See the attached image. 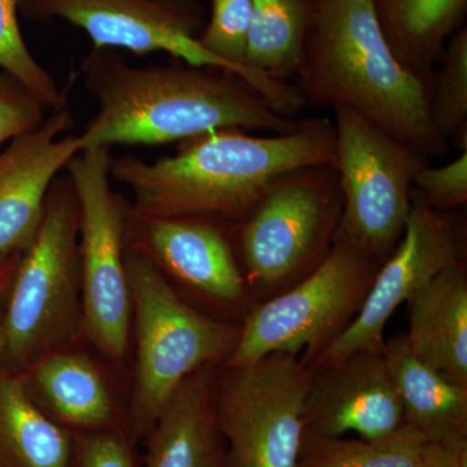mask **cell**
<instances>
[{"mask_svg":"<svg viewBox=\"0 0 467 467\" xmlns=\"http://www.w3.org/2000/svg\"><path fill=\"white\" fill-rule=\"evenodd\" d=\"M98 115L78 135L81 150L162 146L227 129L288 134L304 119L285 117L229 70L192 66L135 67L109 48L82 61Z\"/></svg>","mask_w":467,"mask_h":467,"instance_id":"obj_1","label":"cell"},{"mask_svg":"<svg viewBox=\"0 0 467 467\" xmlns=\"http://www.w3.org/2000/svg\"><path fill=\"white\" fill-rule=\"evenodd\" d=\"M334 162V125L310 119L288 134L211 131L155 162L112 159L110 178L129 186L131 208L143 216L238 225L282 175Z\"/></svg>","mask_w":467,"mask_h":467,"instance_id":"obj_2","label":"cell"},{"mask_svg":"<svg viewBox=\"0 0 467 467\" xmlns=\"http://www.w3.org/2000/svg\"><path fill=\"white\" fill-rule=\"evenodd\" d=\"M309 3L295 85L306 103L349 107L427 160L445 158L450 143L430 119L436 77L417 75L395 57L378 24L374 0Z\"/></svg>","mask_w":467,"mask_h":467,"instance_id":"obj_3","label":"cell"},{"mask_svg":"<svg viewBox=\"0 0 467 467\" xmlns=\"http://www.w3.org/2000/svg\"><path fill=\"white\" fill-rule=\"evenodd\" d=\"M135 344V371L126 430L143 441L187 378L225 364L241 327L192 309L173 290L165 273L138 248L126 244Z\"/></svg>","mask_w":467,"mask_h":467,"instance_id":"obj_4","label":"cell"},{"mask_svg":"<svg viewBox=\"0 0 467 467\" xmlns=\"http://www.w3.org/2000/svg\"><path fill=\"white\" fill-rule=\"evenodd\" d=\"M79 205L69 175L57 177L42 225L18 256L0 322V367L21 371L82 333Z\"/></svg>","mask_w":467,"mask_h":467,"instance_id":"obj_5","label":"cell"},{"mask_svg":"<svg viewBox=\"0 0 467 467\" xmlns=\"http://www.w3.org/2000/svg\"><path fill=\"white\" fill-rule=\"evenodd\" d=\"M377 260L337 236L312 273L251 309L223 368L247 367L273 353L297 356L303 349L315 359L358 312Z\"/></svg>","mask_w":467,"mask_h":467,"instance_id":"obj_6","label":"cell"},{"mask_svg":"<svg viewBox=\"0 0 467 467\" xmlns=\"http://www.w3.org/2000/svg\"><path fill=\"white\" fill-rule=\"evenodd\" d=\"M342 209L334 164L282 175L236 225L245 278L275 290L308 275L333 247Z\"/></svg>","mask_w":467,"mask_h":467,"instance_id":"obj_7","label":"cell"},{"mask_svg":"<svg viewBox=\"0 0 467 467\" xmlns=\"http://www.w3.org/2000/svg\"><path fill=\"white\" fill-rule=\"evenodd\" d=\"M110 149H88L67 164L79 205L82 333L119 365L130 340V287L126 272L129 205L110 189Z\"/></svg>","mask_w":467,"mask_h":467,"instance_id":"obj_8","label":"cell"},{"mask_svg":"<svg viewBox=\"0 0 467 467\" xmlns=\"http://www.w3.org/2000/svg\"><path fill=\"white\" fill-rule=\"evenodd\" d=\"M335 168L343 196L337 236L380 259L400 242L414 178L429 160L383 133L356 110L331 107Z\"/></svg>","mask_w":467,"mask_h":467,"instance_id":"obj_9","label":"cell"},{"mask_svg":"<svg viewBox=\"0 0 467 467\" xmlns=\"http://www.w3.org/2000/svg\"><path fill=\"white\" fill-rule=\"evenodd\" d=\"M312 370L290 353H273L213 378V409L225 467H295L304 434Z\"/></svg>","mask_w":467,"mask_h":467,"instance_id":"obj_10","label":"cell"},{"mask_svg":"<svg viewBox=\"0 0 467 467\" xmlns=\"http://www.w3.org/2000/svg\"><path fill=\"white\" fill-rule=\"evenodd\" d=\"M459 263H462L459 227L447 213L430 207L413 187L400 242L377 270L355 317L316 356L312 367L339 361L361 349H382L384 327L396 309L442 270Z\"/></svg>","mask_w":467,"mask_h":467,"instance_id":"obj_11","label":"cell"},{"mask_svg":"<svg viewBox=\"0 0 467 467\" xmlns=\"http://www.w3.org/2000/svg\"><path fill=\"white\" fill-rule=\"evenodd\" d=\"M20 14L38 23L67 21L84 30L94 48L138 57L167 52L187 66L227 70L198 41L205 26L201 0H24Z\"/></svg>","mask_w":467,"mask_h":467,"instance_id":"obj_12","label":"cell"},{"mask_svg":"<svg viewBox=\"0 0 467 467\" xmlns=\"http://www.w3.org/2000/svg\"><path fill=\"white\" fill-rule=\"evenodd\" d=\"M382 349H361L339 361L310 367L304 429L325 436L353 432L376 441L407 425Z\"/></svg>","mask_w":467,"mask_h":467,"instance_id":"obj_13","label":"cell"},{"mask_svg":"<svg viewBox=\"0 0 467 467\" xmlns=\"http://www.w3.org/2000/svg\"><path fill=\"white\" fill-rule=\"evenodd\" d=\"M73 126L67 106L52 109L0 152V261L20 256L38 234L51 184L81 152L78 135L58 138Z\"/></svg>","mask_w":467,"mask_h":467,"instance_id":"obj_14","label":"cell"},{"mask_svg":"<svg viewBox=\"0 0 467 467\" xmlns=\"http://www.w3.org/2000/svg\"><path fill=\"white\" fill-rule=\"evenodd\" d=\"M126 244L208 299L238 304L244 297L241 263L229 235L214 221L143 216L129 205Z\"/></svg>","mask_w":467,"mask_h":467,"instance_id":"obj_15","label":"cell"},{"mask_svg":"<svg viewBox=\"0 0 467 467\" xmlns=\"http://www.w3.org/2000/svg\"><path fill=\"white\" fill-rule=\"evenodd\" d=\"M18 373L34 404L70 431L126 427L112 389L88 356L67 347Z\"/></svg>","mask_w":467,"mask_h":467,"instance_id":"obj_16","label":"cell"},{"mask_svg":"<svg viewBox=\"0 0 467 467\" xmlns=\"http://www.w3.org/2000/svg\"><path fill=\"white\" fill-rule=\"evenodd\" d=\"M411 355L457 386L467 387V272L442 270L408 301Z\"/></svg>","mask_w":467,"mask_h":467,"instance_id":"obj_17","label":"cell"},{"mask_svg":"<svg viewBox=\"0 0 467 467\" xmlns=\"http://www.w3.org/2000/svg\"><path fill=\"white\" fill-rule=\"evenodd\" d=\"M213 368L187 378L147 436L144 467H225L213 409Z\"/></svg>","mask_w":467,"mask_h":467,"instance_id":"obj_18","label":"cell"},{"mask_svg":"<svg viewBox=\"0 0 467 467\" xmlns=\"http://www.w3.org/2000/svg\"><path fill=\"white\" fill-rule=\"evenodd\" d=\"M382 352L405 422L427 442L467 447V387L450 382L414 358L404 334L384 343Z\"/></svg>","mask_w":467,"mask_h":467,"instance_id":"obj_19","label":"cell"},{"mask_svg":"<svg viewBox=\"0 0 467 467\" xmlns=\"http://www.w3.org/2000/svg\"><path fill=\"white\" fill-rule=\"evenodd\" d=\"M387 45L411 72L434 78L445 42L462 29L467 0H374Z\"/></svg>","mask_w":467,"mask_h":467,"instance_id":"obj_20","label":"cell"},{"mask_svg":"<svg viewBox=\"0 0 467 467\" xmlns=\"http://www.w3.org/2000/svg\"><path fill=\"white\" fill-rule=\"evenodd\" d=\"M73 431L34 404L18 371L0 367V467H69Z\"/></svg>","mask_w":467,"mask_h":467,"instance_id":"obj_21","label":"cell"},{"mask_svg":"<svg viewBox=\"0 0 467 467\" xmlns=\"http://www.w3.org/2000/svg\"><path fill=\"white\" fill-rule=\"evenodd\" d=\"M244 66L285 82L296 78L309 26V0H251Z\"/></svg>","mask_w":467,"mask_h":467,"instance_id":"obj_22","label":"cell"},{"mask_svg":"<svg viewBox=\"0 0 467 467\" xmlns=\"http://www.w3.org/2000/svg\"><path fill=\"white\" fill-rule=\"evenodd\" d=\"M426 444L408 423L376 441L325 436L304 429L295 467H417Z\"/></svg>","mask_w":467,"mask_h":467,"instance_id":"obj_23","label":"cell"},{"mask_svg":"<svg viewBox=\"0 0 467 467\" xmlns=\"http://www.w3.org/2000/svg\"><path fill=\"white\" fill-rule=\"evenodd\" d=\"M441 75L436 76L430 101V119L445 142L467 150V29L451 36L442 51Z\"/></svg>","mask_w":467,"mask_h":467,"instance_id":"obj_24","label":"cell"},{"mask_svg":"<svg viewBox=\"0 0 467 467\" xmlns=\"http://www.w3.org/2000/svg\"><path fill=\"white\" fill-rule=\"evenodd\" d=\"M24 0H0V69L17 79L45 109L67 106L66 94L33 57L21 34L18 14Z\"/></svg>","mask_w":467,"mask_h":467,"instance_id":"obj_25","label":"cell"},{"mask_svg":"<svg viewBox=\"0 0 467 467\" xmlns=\"http://www.w3.org/2000/svg\"><path fill=\"white\" fill-rule=\"evenodd\" d=\"M126 427L73 431L69 467H137Z\"/></svg>","mask_w":467,"mask_h":467,"instance_id":"obj_26","label":"cell"},{"mask_svg":"<svg viewBox=\"0 0 467 467\" xmlns=\"http://www.w3.org/2000/svg\"><path fill=\"white\" fill-rule=\"evenodd\" d=\"M414 189L435 211L447 212L462 207L467 202V150L459 158L439 168L426 165L414 178Z\"/></svg>","mask_w":467,"mask_h":467,"instance_id":"obj_27","label":"cell"},{"mask_svg":"<svg viewBox=\"0 0 467 467\" xmlns=\"http://www.w3.org/2000/svg\"><path fill=\"white\" fill-rule=\"evenodd\" d=\"M45 109L15 77L0 70V144L36 128Z\"/></svg>","mask_w":467,"mask_h":467,"instance_id":"obj_28","label":"cell"},{"mask_svg":"<svg viewBox=\"0 0 467 467\" xmlns=\"http://www.w3.org/2000/svg\"><path fill=\"white\" fill-rule=\"evenodd\" d=\"M417 467H467V447L427 442Z\"/></svg>","mask_w":467,"mask_h":467,"instance_id":"obj_29","label":"cell"},{"mask_svg":"<svg viewBox=\"0 0 467 467\" xmlns=\"http://www.w3.org/2000/svg\"><path fill=\"white\" fill-rule=\"evenodd\" d=\"M18 256L12 259L0 261V297L3 292L8 290L11 284L12 275H14L15 266H16Z\"/></svg>","mask_w":467,"mask_h":467,"instance_id":"obj_30","label":"cell"}]
</instances>
